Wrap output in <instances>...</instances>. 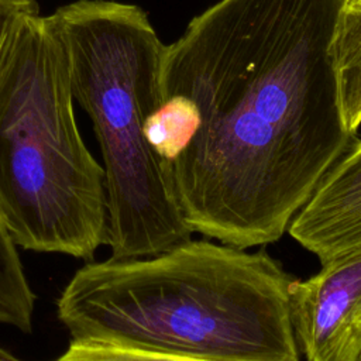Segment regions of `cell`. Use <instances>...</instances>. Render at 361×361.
<instances>
[{"label": "cell", "mask_w": 361, "mask_h": 361, "mask_svg": "<svg viewBox=\"0 0 361 361\" xmlns=\"http://www.w3.org/2000/svg\"><path fill=\"white\" fill-rule=\"evenodd\" d=\"M344 0H219L165 45L144 134L192 233L278 241L357 134L331 41Z\"/></svg>", "instance_id": "obj_1"}, {"label": "cell", "mask_w": 361, "mask_h": 361, "mask_svg": "<svg viewBox=\"0 0 361 361\" xmlns=\"http://www.w3.org/2000/svg\"><path fill=\"white\" fill-rule=\"evenodd\" d=\"M293 279L265 251L189 240L75 272L56 313L72 340L204 361H300Z\"/></svg>", "instance_id": "obj_2"}, {"label": "cell", "mask_w": 361, "mask_h": 361, "mask_svg": "<svg viewBox=\"0 0 361 361\" xmlns=\"http://www.w3.org/2000/svg\"><path fill=\"white\" fill-rule=\"evenodd\" d=\"M47 20L102 151L111 258L151 257L189 241L171 166L144 134L159 104L165 49L147 11L116 0H75Z\"/></svg>", "instance_id": "obj_3"}, {"label": "cell", "mask_w": 361, "mask_h": 361, "mask_svg": "<svg viewBox=\"0 0 361 361\" xmlns=\"http://www.w3.org/2000/svg\"><path fill=\"white\" fill-rule=\"evenodd\" d=\"M73 102L63 49L34 16L0 80V219L16 245L90 259L107 238L104 171Z\"/></svg>", "instance_id": "obj_4"}, {"label": "cell", "mask_w": 361, "mask_h": 361, "mask_svg": "<svg viewBox=\"0 0 361 361\" xmlns=\"http://www.w3.org/2000/svg\"><path fill=\"white\" fill-rule=\"evenodd\" d=\"M295 338L306 361H361V250L289 285Z\"/></svg>", "instance_id": "obj_5"}, {"label": "cell", "mask_w": 361, "mask_h": 361, "mask_svg": "<svg viewBox=\"0 0 361 361\" xmlns=\"http://www.w3.org/2000/svg\"><path fill=\"white\" fill-rule=\"evenodd\" d=\"M288 233L320 264L361 250V138L333 165Z\"/></svg>", "instance_id": "obj_6"}, {"label": "cell", "mask_w": 361, "mask_h": 361, "mask_svg": "<svg viewBox=\"0 0 361 361\" xmlns=\"http://www.w3.org/2000/svg\"><path fill=\"white\" fill-rule=\"evenodd\" d=\"M338 99L347 130L361 126V10L343 7L331 41Z\"/></svg>", "instance_id": "obj_7"}, {"label": "cell", "mask_w": 361, "mask_h": 361, "mask_svg": "<svg viewBox=\"0 0 361 361\" xmlns=\"http://www.w3.org/2000/svg\"><path fill=\"white\" fill-rule=\"evenodd\" d=\"M34 302L35 295L25 278L16 243L0 219V323L30 333Z\"/></svg>", "instance_id": "obj_8"}, {"label": "cell", "mask_w": 361, "mask_h": 361, "mask_svg": "<svg viewBox=\"0 0 361 361\" xmlns=\"http://www.w3.org/2000/svg\"><path fill=\"white\" fill-rule=\"evenodd\" d=\"M55 361H204L90 340H72Z\"/></svg>", "instance_id": "obj_9"}, {"label": "cell", "mask_w": 361, "mask_h": 361, "mask_svg": "<svg viewBox=\"0 0 361 361\" xmlns=\"http://www.w3.org/2000/svg\"><path fill=\"white\" fill-rule=\"evenodd\" d=\"M38 14L35 0H0V80L24 24Z\"/></svg>", "instance_id": "obj_10"}, {"label": "cell", "mask_w": 361, "mask_h": 361, "mask_svg": "<svg viewBox=\"0 0 361 361\" xmlns=\"http://www.w3.org/2000/svg\"><path fill=\"white\" fill-rule=\"evenodd\" d=\"M344 7L350 10H361V0H344Z\"/></svg>", "instance_id": "obj_11"}]
</instances>
